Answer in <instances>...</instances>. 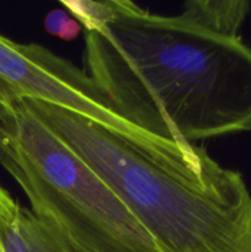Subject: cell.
Returning a JSON list of instances; mask_svg holds the SVG:
<instances>
[{"instance_id":"6da1fadb","label":"cell","mask_w":251,"mask_h":252,"mask_svg":"<svg viewBox=\"0 0 251 252\" xmlns=\"http://www.w3.org/2000/svg\"><path fill=\"white\" fill-rule=\"evenodd\" d=\"M84 29L85 73L123 118L180 144L251 130V48L129 0L61 1Z\"/></svg>"},{"instance_id":"7a4b0ae2","label":"cell","mask_w":251,"mask_h":252,"mask_svg":"<svg viewBox=\"0 0 251 252\" xmlns=\"http://www.w3.org/2000/svg\"><path fill=\"white\" fill-rule=\"evenodd\" d=\"M22 100L117 193L160 252H251L250 191L202 145L167 157L73 111Z\"/></svg>"},{"instance_id":"3957f363","label":"cell","mask_w":251,"mask_h":252,"mask_svg":"<svg viewBox=\"0 0 251 252\" xmlns=\"http://www.w3.org/2000/svg\"><path fill=\"white\" fill-rule=\"evenodd\" d=\"M0 164L75 252H160L115 191L21 97L0 100Z\"/></svg>"},{"instance_id":"277c9868","label":"cell","mask_w":251,"mask_h":252,"mask_svg":"<svg viewBox=\"0 0 251 252\" xmlns=\"http://www.w3.org/2000/svg\"><path fill=\"white\" fill-rule=\"evenodd\" d=\"M4 252H75L65 239L20 206L1 235Z\"/></svg>"},{"instance_id":"5b68a950","label":"cell","mask_w":251,"mask_h":252,"mask_svg":"<svg viewBox=\"0 0 251 252\" xmlns=\"http://www.w3.org/2000/svg\"><path fill=\"white\" fill-rule=\"evenodd\" d=\"M246 0H192L185 2L181 15L203 29L228 37L239 31L250 12Z\"/></svg>"},{"instance_id":"8992f818","label":"cell","mask_w":251,"mask_h":252,"mask_svg":"<svg viewBox=\"0 0 251 252\" xmlns=\"http://www.w3.org/2000/svg\"><path fill=\"white\" fill-rule=\"evenodd\" d=\"M44 29L48 33L63 41H73L79 36L83 27L75 17L69 15L68 11L54 9L44 17Z\"/></svg>"},{"instance_id":"52a82bcc","label":"cell","mask_w":251,"mask_h":252,"mask_svg":"<svg viewBox=\"0 0 251 252\" xmlns=\"http://www.w3.org/2000/svg\"><path fill=\"white\" fill-rule=\"evenodd\" d=\"M19 207V202L15 201L11 194L0 185V252H4L1 241L2 233L15 217Z\"/></svg>"}]
</instances>
